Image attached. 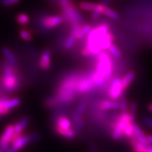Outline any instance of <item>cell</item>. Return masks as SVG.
Instances as JSON below:
<instances>
[{"mask_svg": "<svg viewBox=\"0 0 152 152\" xmlns=\"http://www.w3.org/2000/svg\"><path fill=\"white\" fill-rule=\"evenodd\" d=\"M113 41L114 37L109 25H99L88 33L86 45L82 49L81 54L85 56H96L102 51L109 49Z\"/></svg>", "mask_w": 152, "mask_h": 152, "instance_id": "6da1fadb", "label": "cell"}, {"mask_svg": "<svg viewBox=\"0 0 152 152\" xmlns=\"http://www.w3.org/2000/svg\"><path fill=\"white\" fill-rule=\"evenodd\" d=\"M83 75L80 73H71L63 78L58 85L56 94L47 99L45 105L48 108L56 107L61 104L71 102L78 94L77 85Z\"/></svg>", "mask_w": 152, "mask_h": 152, "instance_id": "7a4b0ae2", "label": "cell"}, {"mask_svg": "<svg viewBox=\"0 0 152 152\" xmlns=\"http://www.w3.org/2000/svg\"><path fill=\"white\" fill-rule=\"evenodd\" d=\"M0 78L4 88L8 94L15 92L21 89V82L16 65L8 60L4 61Z\"/></svg>", "mask_w": 152, "mask_h": 152, "instance_id": "3957f363", "label": "cell"}, {"mask_svg": "<svg viewBox=\"0 0 152 152\" xmlns=\"http://www.w3.org/2000/svg\"><path fill=\"white\" fill-rule=\"evenodd\" d=\"M64 21L61 16H49L46 14H40L37 19L38 28L44 32H47L57 27Z\"/></svg>", "mask_w": 152, "mask_h": 152, "instance_id": "277c9868", "label": "cell"}, {"mask_svg": "<svg viewBox=\"0 0 152 152\" xmlns=\"http://www.w3.org/2000/svg\"><path fill=\"white\" fill-rule=\"evenodd\" d=\"M14 133V125H8L6 127L0 137V148L6 152L12 144V138Z\"/></svg>", "mask_w": 152, "mask_h": 152, "instance_id": "5b68a950", "label": "cell"}, {"mask_svg": "<svg viewBox=\"0 0 152 152\" xmlns=\"http://www.w3.org/2000/svg\"><path fill=\"white\" fill-rule=\"evenodd\" d=\"M95 85L93 81L92 77L91 75V71L86 75H83L79 80L77 85V91L78 93H86L92 90Z\"/></svg>", "mask_w": 152, "mask_h": 152, "instance_id": "8992f818", "label": "cell"}, {"mask_svg": "<svg viewBox=\"0 0 152 152\" xmlns=\"http://www.w3.org/2000/svg\"><path fill=\"white\" fill-rule=\"evenodd\" d=\"M124 92L122 83H121V79L118 77L113 79L111 84L110 85L109 92V97L113 100H118V99L122 97Z\"/></svg>", "mask_w": 152, "mask_h": 152, "instance_id": "52a82bcc", "label": "cell"}, {"mask_svg": "<svg viewBox=\"0 0 152 152\" xmlns=\"http://www.w3.org/2000/svg\"><path fill=\"white\" fill-rule=\"evenodd\" d=\"M29 122L30 119L28 117H24L22 119H20L18 122H17L16 124L14 125V133L12 138V143L15 140H16L17 139L22 135L23 131L28 126V125L29 124Z\"/></svg>", "mask_w": 152, "mask_h": 152, "instance_id": "ba28073f", "label": "cell"}, {"mask_svg": "<svg viewBox=\"0 0 152 152\" xmlns=\"http://www.w3.org/2000/svg\"><path fill=\"white\" fill-rule=\"evenodd\" d=\"M30 142L29 135L28 134H24L21 135L20 137H18L16 140L11 144V147L10 148L14 150V151L18 152L20 150H21L23 148L26 147L27 144Z\"/></svg>", "mask_w": 152, "mask_h": 152, "instance_id": "9c48e42d", "label": "cell"}, {"mask_svg": "<svg viewBox=\"0 0 152 152\" xmlns=\"http://www.w3.org/2000/svg\"><path fill=\"white\" fill-rule=\"evenodd\" d=\"M51 56H52V52L49 49H46L43 52L40 56L39 59V66L41 69L46 71L48 70L51 66Z\"/></svg>", "mask_w": 152, "mask_h": 152, "instance_id": "30bf717a", "label": "cell"}, {"mask_svg": "<svg viewBox=\"0 0 152 152\" xmlns=\"http://www.w3.org/2000/svg\"><path fill=\"white\" fill-rule=\"evenodd\" d=\"M99 108L103 111L111 109H121V103L117 100H104L100 102Z\"/></svg>", "mask_w": 152, "mask_h": 152, "instance_id": "8fae6325", "label": "cell"}, {"mask_svg": "<svg viewBox=\"0 0 152 152\" xmlns=\"http://www.w3.org/2000/svg\"><path fill=\"white\" fill-rule=\"evenodd\" d=\"M54 126L59 127L61 128L69 129L71 128V123L67 117L64 115H57L55 118Z\"/></svg>", "mask_w": 152, "mask_h": 152, "instance_id": "7c38bea8", "label": "cell"}, {"mask_svg": "<svg viewBox=\"0 0 152 152\" xmlns=\"http://www.w3.org/2000/svg\"><path fill=\"white\" fill-rule=\"evenodd\" d=\"M54 130L58 134H60L63 137L67 139V140H73L76 136V132L74 130V129H64L61 128L59 127L54 126Z\"/></svg>", "mask_w": 152, "mask_h": 152, "instance_id": "4fadbf2b", "label": "cell"}, {"mask_svg": "<svg viewBox=\"0 0 152 152\" xmlns=\"http://www.w3.org/2000/svg\"><path fill=\"white\" fill-rule=\"evenodd\" d=\"M135 76L136 74L134 73V71H133L128 72V73L123 76V78L121 79V83H122L123 89V90H124V92L126 91V90L128 88L131 83H132V81L134 80V78H135Z\"/></svg>", "mask_w": 152, "mask_h": 152, "instance_id": "5bb4252c", "label": "cell"}, {"mask_svg": "<svg viewBox=\"0 0 152 152\" xmlns=\"http://www.w3.org/2000/svg\"><path fill=\"white\" fill-rule=\"evenodd\" d=\"M85 108H86V104L85 102H81L79 104L77 109H75V112L73 114V116H72V120H73L74 123H77L79 120L82 118V116L85 112Z\"/></svg>", "mask_w": 152, "mask_h": 152, "instance_id": "9a60e30c", "label": "cell"}, {"mask_svg": "<svg viewBox=\"0 0 152 152\" xmlns=\"http://www.w3.org/2000/svg\"><path fill=\"white\" fill-rule=\"evenodd\" d=\"M21 101L19 98H7L4 99H2V103L3 105L4 106V107L8 109L9 110H11L14 108L17 107L20 104Z\"/></svg>", "mask_w": 152, "mask_h": 152, "instance_id": "2e32d148", "label": "cell"}, {"mask_svg": "<svg viewBox=\"0 0 152 152\" xmlns=\"http://www.w3.org/2000/svg\"><path fill=\"white\" fill-rule=\"evenodd\" d=\"M92 26L90 24H85L81 25V27L80 28L78 33H77V35H76V39H82L88 35V33L91 31L92 29Z\"/></svg>", "mask_w": 152, "mask_h": 152, "instance_id": "e0dca14e", "label": "cell"}, {"mask_svg": "<svg viewBox=\"0 0 152 152\" xmlns=\"http://www.w3.org/2000/svg\"><path fill=\"white\" fill-rule=\"evenodd\" d=\"M98 4L92 2H88V1H81L79 4V7L82 10L87 11H94L97 8Z\"/></svg>", "mask_w": 152, "mask_h": 152, "instance_id": "ac0fdd59", "label": "cell"}, {"mask_svg": "<svg viewBox=\"0 0 152 152\" xmlns=\"http://www.w3.org/2000/svg\"><path fill=\"white\" fill-rule=\"evenodd\" d=\"M1 52H2V54H4L6 58H7V60H8L9 61H10L12 64L16 65L17 64V59L15 56V55L11 52V51L7 47H3L2 49H1Z\"/></svg>", "mask_w": 152, "mask_h": 152, "instance_id": "d6986e66", "label": "cell"}, {"mask_svg": "<svg viewBox=\"0 0 152 152\" xmlns=\"http://www.w3.org/2000/svg\"><path fill=\"white\" fill-rule=\"evenodd\" d=\"M102 14H104L105 16L109 17L112 19H114V20H118L120 18L119 14H118L116 11H115L113 9L109 8L108 7L105 6L103 9V11H102Z\"/></svg>", "mask_w": 152, "mask_h": 152, "instance_id": "ffe728a7", "label": "cell"}, {"mask_svg": "<svg viewBox=\"0 0 152 152\" xmlns=\"http://www.w3.org/2000/svg\"><path fill=\"white\" fill-rule=\"evenodd\" d=\"M137 107V103L135 102H134V101L130 104V111H128V113L129 116H130V120L132 123L135 122Z\"/></svg>", "mask_w": 152, "mask_h": 152, "instance_id": "44dd1931", "label": "cell"}, {"mask_svg": "<svg viewBox=\"0 0 152 152\" xmlns=\"http://www.w3.org/2000/svg\"><path fill=\"white\" fill-rule=\"evenodd\" d=\"M109 52L111 56H113L116 59H120V58H122V54H121V51L114 44H111V46L109 47Z\"/></svg>", "mask_w": 152, "mask_h": 152, "instance_id": "7402d4cb", "label": "cell"}, {"mask_svg": "<svg viewBox=\"0 0 152 152\" xmlns=\"http://www.w3.org/2000/svg\"><path fill=\"white\" fill-rule=\"evenodd\" d=\"M76 37L75 36L70 34V35L68 36L66 40L64 42V48L66 49H71L73 47L74 45H75V41H76Z\"/></svg>", "mask_w": 152, "mask_h": 152, "instance_id": "603a6c76", "label": "cell"}, {"mask_svg": "<svg viewBox=\"0 0 152 152\" xmlns=\"http://www.w3.org/2000/svg\"><path fill=\"white\" fill-rule=\"evenodd\" d=\"M124 136L129 137L130 139L134 138V134L133 132V128H132V123L129 122L125 125L124 129Z\"/></svg>", "mask_w": 152, "mask_h": 152, "instance_id": "cb8c5ba5", "label": "cell"}, {"mask_svg": "<svg viewBox=\"0 0 152 152\" xmlns=\"http://www.w3.org/2000/svg\"><path fill=\"white\" fill-rule=\"evenodd\" d=\"M17 21H18V23L21 25H25L27 24L30 21V18L28 15L25 14H20L17 16L16 18Z\"/></svg>", "mask_w": 152, "mask_h": 152, "instance_id": "d4e9b609", "label": "cell"}, {"mask_svg": "<svg viewBox=\"0 0 152 152\" xmlns=\"http://www.w3.org/2000/svg\"><path fill=\"white\" fill-rule=\"evenodd\" d=\"M20 35L24 40L26 41H30L32 39H33V36H32V34L30 33V31H28V30L22 29L20 31Z\"/></svg>", "mask_w": 152, "mask_h": 152, "instance_id": "484cf974", "label": "cell"}, {"mask_svg": "<svg viewBox=\"0 0 152 152\" xmlns=\"http://www.w3.org/2000/svg\"><path fill=\"white\" fill-rule=\"evenodd\" d=\"M20 0H0V4L4 7H10L20 2Z\"/></svg>", "mask_w": 152, "mask_h": 152, "instance_id": "4316f807", "label": "cell"}, {"mask_svg": "<svg viewBox=\"0 0 152 152\" xmlns=\"http://www.w3.org/2000/svg\"><path fill=\"white\" fill-rule=\"evenodd\" d=\"M75 125H74V130L75 131V132H78L80 130H82L83 128L85 125V120L82 118L80 120H79L77 123H74Z\"/></svg>", "mask_w": 152, "mask_h": 152, "instance_id": "83f0119b", "label": "cell"}, {"mask_svg": "<svg viewBox=\"0 0 152 152\" xmlns=\"http://www.w3.org/2000/svg\"><path fill=\"white\" fill-rule=\"evenodd\" d=\"M132 128L134 135H146L145 133L142 131V129L140 128V126L137 124H136L135 123H132Z\"/></svg>", "mask_w": 152, "mask_h": 152, "instance_id": "f1b7e54d", "label": "cell"}, {"mask_svg": "<svg viewBox=\"0 0 152 152\" xmlns=\"http://www.w3.org/2000/svg\"><path fill=\"white\" fill-rule=\"evenodd\" d=\"M121 103V110L122 111H128V101L126 97L123 96L121 99V101L120 102Z\"/></svg>", "mask_w": 152, "mask_h": 152, "instance_id": "f546056e", "label": "cell"}, {"mask_svg": "<svg viewBox=\"0 0 152 152\" xmlns=\"http://www.w3.org/2000/svg\"><path fill=\"white\" fill-rule=\"evenodd\" d=\"M9 111L8 109L4 107V106L3 105L2 103V99H0V116L1 115H5L7 114H8L9 113Z\"/></svg>", "mask_w": 152, "mask_h": 152, "instance_id": "4dcf8cb0", "label": "cell"}, {"mask_svg": "<svg viewBox=\"0 0 152 152\" xmlns=\"http://www.w3.org/2000/svg\"><path fill=\"white\" fill-rule=\"evenodd\" d=\"M40 136L37 133H33V134H29V139H30V142H35L39 140Z\"/></svg>", "mask_w": 152, "mask_h": 152, "instance_id": "1f68e13d", "label": "cell"}, {"mask_svg": "<svg viewBox=\"0 0 152 152\" xmlns=\"http://www.w3.org/2000/svg\"><path fill=\"white\" fill-rule=\"evenodd\" d=\"M143 121L146 125H147L149 128L152 129V119L149 117H144Z\"/></svg>", "mask_w": 152, "mask_h": 152, "instance_id": "d6a6232c", "label": "cell"}, {"mask_svg": "<svg viewBox=\"0 0 152 152\" xmlns=\"http://www.w3.org/2000/svg\"><path fill=\"white\" fill-rule=\"evenodd\" d=\"M102 14V13H100L99 11H92V18L93 20H96V19L99 18L100 17L101 15Z\"/></svg>", "mask_w": 152, "mask_h": 152, "instance_id": "836d02e7", "label": "cell"}, {"mask_svg": "<svg viewBox=\"0 0 152 152\" xmlns=\"http://www.w3.org/2000/svg\"><path fill=\"white\" fill-rule=\"evenodd\" d=\"M90 152H97V148L94 142H91L90 144Z\"/></svg>", "mask_w": 152, "mask_h": 152, "instance_id": "e575fe53", "label": "cell"}, {"mask_svg": "<svg viewBox=\"0 0 152 152\" xmlns=\"http://www.w3.org/2000/svg\"><path fill=\"white\" fill-rule=\"evenodd\" d=\"M112 0H101V4L104 6H108L111 2Z\"/></svg>", "mask_w": 152, "mask_h": 152, "instance_id": "d590c367", "label": "cell"}, {"mask_svg": "<svg viewBox=\"0 0 152 152\" xmlns=\"http://www.w3.org/2000/svg\"><path fill=\"white\" fill-rule=\"evenodd\" d=\"M146 137H147L148 143L152 144V134H147V135H146Z\"/></svg>", "mask_w": 152, "mask_h": 152, "instance_id": "8d00e7d4", "label": "cell"}, {"mask_svg": "<svg viewBox=\"0 0 152 152\" xmlns=\"http://www.w3.org/2000/svg\"><path fill=\"white\" fill-rule=\"evenodd\" d=\"M148 109H149L150 111L152 112V104H151L150 105H149V106H148Z\"/></svg>", "mask_w": 152, "mask_h": 152, "instance_id": "74e56055", "label": "cell"}, {"mask_svg": "<svg viewBox=\"0 0 152 152\" xmlns=\"http://www.w3.org/2000/svg\"><path fill=\"white\" fill-rule=\"evenodd\" d=\"M49 1H51V2H53V3H57L58 2V0H49Z\"/></svg>", "mask_w": 152, "mask_h": 152, "instance_id": "f35d334b", "label": "cell"}, {"mask_svg": "<svg viewBox=\"0 0 152 152\" xmlns=\"http://www.w3.org/2000/svg\"><path fill=\"white\" fill-rule=\"evenodd\" d=\"M0 152H4V151H3V150H2V149H1V148H0Z\"/></svg>", "mask_w": 152, "mask_h": 152, "instance_id": "ab89813d", "label": "cell"}]
</instances>
